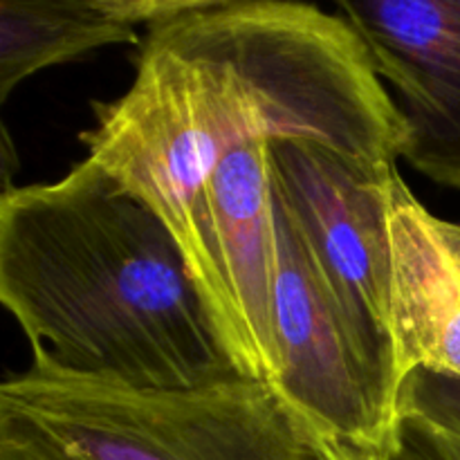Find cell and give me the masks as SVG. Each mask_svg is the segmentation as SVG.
<instances>
[{
    "instance_id": "cell-1",
    "label": "cell",
    "mask_w": 460,
    "mask_h": 460,
    "mask_svg": "<svg viewBox=\"0 0 460 460\" xmlns=\"http://www.w3.org/2000/svg\"><path fill=\"white\" fill-rule=\"evenodd\" d=\"M88 160L146 202L180 245L216 166L256 139H314L398 162L407 121L337 13L254 0L148 27L135 79L94 102Z\"/></svg>"
},
{
    "instance_id": "cell-2",
    "label": "cell",
    "mask_w": 460,
    "mask_h": 460,
    "mask_svg": "<svg viewBox=\"0 0 460 460\" xmlns=\"http://www.w3.org/2000/svg\"><path fill=\"white\" fill-rule=\"evenodd\" d=\"M0 301L39 371L137 389L238 376L169 225L88 157L3 191Z\"/></svg>"
},
{
    "instance_id": "cell-3",
    "label": "cell",
    "mask_w": 460,
    "mask_h": 460,
    "mask_svg": "<svg viewBox=\"0 0 460 460\" xmlns=\"http://www.w3.org/2000/svg\"><path fill=\"white\" fill-rule=\"evenodd\" d=\"M0 460H323L270 385L137 389L31 367L0 385Z\"/></svg>"
},
{
    "instance_id": "cell-4",
    "label": "cell",
    "mask_w": 460,
    "mask_h": 460,
    "mask_svg": "<svg viewBox=\"0 0 460 460\" xmlns=\"http://www.w3.org/2000/svg\"><path fill=\"white\" fill-rule=\"evenodd\" d=\"M272 189L364 358L402 395L391 326L389 211L395 162H368L314 139H272Z\"/></svg>"
},
{
    "instance_id": "cell-5",
    "label": "cell",
    "mask_w": 460,
    "mask_h": 460,
    "mask_svg": "<svg viewBox=\"0 0 460 460\" xmlns=\"http://www.w3.org/2000/svg\"><path fill=\"white\" fill-rule=\"evenodd\" d=\"M274 218L281 376L272 389L319 443L368 460H391L398 443L400 394L364 358L277 196Z\"/></svg>"
},
{
    "instance_id": "cell-6",
    "label": "cell",
    "mask_w": 460,
    "mask_h": 460,
    "mask_svg": "<svg viewBox=\"0 0 460 460\" xmlns=\"http://www.w3.org/2000/svg\"><path fill=\"white\" fill-rule=\"evenodd\" d=\"M270 144L236 148L200 184L180 250L238 376L274 386L281 355Z\"/></svg>"
},
{
    "instance_id": "cell-7",
    "label": "cell",
    "mask_w": 460,
    "mask_h": 460,
    "mask_svg": "<svg viewBox=\"0 0 460 460\" xmlns=\"http://www.w3.org/2000/svg\"><path fill=\"white\" fill-rule=\"evenodd\" d=\"M407 121L402 160L460 191V0H332Z\"/></svg>"
},
{
    "instance_id": "cell-8",
    "label": "cell",
    "mask_w": 460,
    "mask_h": 460,
    "mask_svg": "<svg viewBox=\"0 0 460 460\" xmlns=\"http://www.w3.org/2000/svg\"><path fill=\"white\" fill-rule=\"evenodd\" d=\"M389 232L400 382L418 368L460 380V250L449 220L431 214L398 175Z\"/></svg>"
},
{
    "instance_id": "cell-9",
    "label": "cell",
    "mask_w": 460,
    "mask_h": 460,
    "mask_svg": "<svg viewBox=\"0 0 460 460\" xmlns=\"http://www.w3.org/2000/svg\"><path fill=\"white\" fill-rule=\"evenodd\" d=\"M137 43L90 0H0V102L25 79L99 48Z\"/></svg>"
},
{
    "instance_id": "cell-10",
    "label": "cell",
    "mask_w": 460,
    "mask_h": 460,
    "mask_svg": "<svg viewBox=\"0 0 460 460\" xmlns=\"http://www.w3.org/2000/svg\"><path fill=\"white\" fill-rule=\"evenodd\" d=\"M391 460H460V431L400 402L398 443Z\"/></svg>"
},
{
    "instance_id": "cell-11",
    "label": "cell",
    "mask_w": 460,
    "mask_h": 460,
    "mask_svg": "<svg viewBox=\"0 0 460 460\" xmlns=\"http://www.w3.org/2000/svg\"><path fill=\"white\" fill-rule=\"evenodd\" d=\"M99 12L126 25L148 27L157 22L173 21V18L189 16V13L209 12V9L232 7V4L254 3V0H90Z\"/></svg>"
},
{
    "instance_id": "cell-12",
    "label": "cell",
    "mask_w": 460,
    "mask_h": 460,
    "mask_svg": "<svg viewBox=\"0 0 460 460\" xmlns=\"http://www.w3.org/2000/svg\"><path fill=\"white\" fill-rule=\"evenodd\" d=\"M314 443H317L319 454H322L323 460H368V458L358 456V454L346 452V449L337 447V445L332 443H319V440H314Z\"/></svg>"
}]
</instances>
